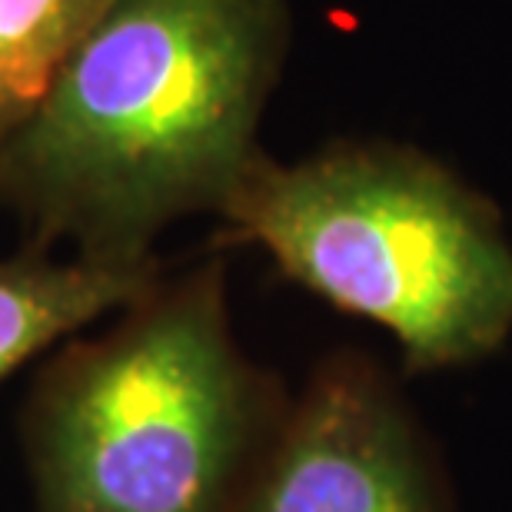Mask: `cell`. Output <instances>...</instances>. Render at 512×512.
Listing matches in <instances>:
<instances>
[{"label":"cell","mask_w":512,"mask_h":512,"mask_svg":"<svg viewBox=\"0 0 512 512\" xmlns=\"http://www.w3.org/2000/svg\"><path fill=\"white\" fill-rule=\"evenodd\" d=\"M290 44L286 0H114L0 150L40 247L150 263L173 220L227 210Z\"/></svg>","instance_id":"1"},{"label":"cell","mask_w":512,"mask_h":512,"mask_svg":"<svg viewBox=\"0 0 512 512\" xmlns=\"http://www.w3.org/2000/svg\"><path fill=\"white\" fill-rule=\"evenodd\" d=\"M237 512H449L419 426L363 356H333L286 409Z\"/></svg>","instance_id":"4"},{"label":"cell","mask_w":512,"mask_h":512,"mask_svg":"<svg viewBox=\"0 0 512 512\" xmlns=\"http://www.w3.org/2000/svg\"><path fill=\"white\" fill-rule=\"evenodd\" d=\"M157 283V260H50L44 250L0 260V380L60 336L127 310Z\"/></svg>","instance_id":"5"},{"label":"cell","mask_w":512,"mask_h":512,"mask_svg":"<svg viewBox=\"0 0 512 512\" xmlns=\"http://www.w3.org/2000/svg\"><path fill=\"white\" fill-rule=\"evenodd\" d=\"M114 0H0V150Z\"/></svg>","instance_id":"6"},{"label":"cell","mask_w":512,"mask_h":512,"mask_svg":"<svg viewBox=\"0 0 512 512\" xmlns=\"http://www.w3.org/2000/svg\"><path fill=\"white\" fill-rule=\"evenodd\" d=\"M223 217L306 290L396 336L406 370L496 353L512 333V243L499 213L433 157L340 143L256 157Z\"/></svg>","instance_id":"3"},{"label":"cell","mask_w":512,"mask_h":512,"mask_svg":"<svg viewBox=\"0 0 512 512\" xmlns=\"http://www.w3.org/2000/svg\"><path fill=\"white\" fill-rule=\"evenodd\" d=\"M286 409L233 343L220 263L157 283L37 383V512H237Z\"/></svg>","instance_id":"2"}]
</instances>
